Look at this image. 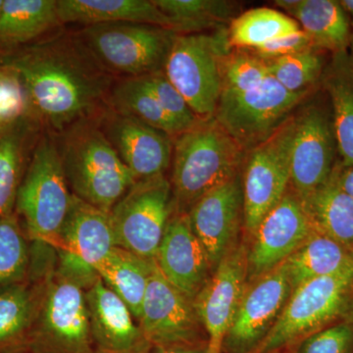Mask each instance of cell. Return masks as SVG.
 <instances>
[{
	"instance_id": "cell-1",
	"label": "cell",
	"mask_w": 353,
	"mask_h": 353,
	"mask_svg": "<svg viewBox=\"0 0 353 353\" xmlns=\"http://www.w3.org/2000/svg\"><path fill=\"white\" fill-rule=\"evenodd\" d=\"M78 51L48 41L2 58L0 65L19 79L29 105L57 130L87 115L108 90V77Z\"/></svg>"
},
{
	"instance_id": "cell-2",
	"label": "cell",
	"mask_w": 353,
	"mask_h": 353,
	"mask_svg": "<svg viewBox=\"0 0 353 353\" xmlns=\"http://www.w3.org/2000/svg\"><path fill=\"white\" fill-rule=\"evenodd\" d=\"M176 138L170 183L175 212L187 214L202 196L240 173L246 152L214 117Z\"/></svg>"
},
{
	"instance_id": "cell-3",
	"label": "cell",
	"mask_w": 353,
	"mask_h": 353,
	"mask_svg": "<svg viewBox=\"0 0 353 353\" xmlns=\"http://www.w3.org/2000/svg\"><path fill=\"white\" fill-rule=\"evenodd\" d=\"M353 316V267L313 279L292 292L255 353L290 352L304 339Z\"/></svg>"
},
{
	"instance_id": "cell-4",
	"label": "cell",
	"mask_w": 353,
	"mask_h": 353,
	"mask_svg": "<svg viewBox=\"0 0 353 353\" xmlns=\"http://www.w3.org/2000/svg\"><path fill=\"white\" fill-rule=\"evenodd\" d=\"M60 155L74 196L105 212L137 182L105 134L95 128L76 127Z\"/></svg>"
},
{
	"instance_id": "cell-5",
	"label": "cell",
	"mask_w": 353,
	"mask_h": 353,
	"mask_svg": "<svg viewBox=\"0 0 353 353\" xmlns=\"http://www.w3.org/2000/svg\"><path fill=\"white\" fill-rule=\"evenodd\" d=\"M73 194L57 146L43 139L21 181L15 205L32 240L57 248Z\"/></svg>"
},
{
	"instance_id": "cell-6",
	"label": "cell",
	"mask_w": 353,
	"mask_h": 353,
	"mask_svg": "<svg viewBox=\"0 0 353 353\" xmlns=\"http://www.w3.org/2000/svg\"><path fill=\"white\" fill-rule=\"evenodd\" d=\"M231 50L225 29L211 34H178L174 41L165 76L201 120L214 117L222 92L220 62Z\"/></svg>"
},
{
	"instance_id": "cell-7",
	"label": "cell",
	"mask_w": 353,
	"mask_h": 353,
	"mask_svg": "<svg viewBox=\"0 0 353 353\" xmlns=\"http://www.w3.org/2000/svg\"><path fill=\"white\" fill-rule=\"evenodd\" d=\"M176 34L159 26L136 23L87 26L81 32L97 61L132 78L163 71Z\"/></svg>"
},
{
	"instance_id": "cell-8",
	"label": "cell",
	"mask_w": 353,
	"mask_h": 353,
	"mask_svg": "<svg viewBox=\"0 0 353 353\" xmlns=\"http://www.w3.org/2000/svg\"><path fill=\"white\" fill-rule=\"evenodd\" d=\"M174 211L170 181L164 175L137 181L109 212L116 246L154 260Z\"/></svg>"
},
{
	"instance_id": "cell-9",
	"label": "cell",
	"mask_w": 353,
	"mask_h": 353,
	"mask_svg": "<svg viewBox=\"0 0 353 353\" xmlns=\"http://www.w3.org/2000/svg\"><path fill=\"white\" fill-rule=\"evenodd\" d=\"M294 114L268 139L248 150L243 182L245 230L248 240L290 187Z\"/></svg>"
},
{
	"instance_id": "cell-10",
	"label": "cell",
	"mask_w": 353,
	"mask_h": 353,
	"mask_svg": "<svg viewBox=\"0 0 353 353\" xmlns=\"http://www.w3.org/2000/svg\"><path fill=\"white\" fill-rule=\"evenodd\" d=\"M306 95L288 92L269 76L248 92H222L214 118L248 152L292 117Z\"/></svg>"
},
{
	"instance_id": "cell-11",
	"label": "cell",
	"mask_w": 353,
	"mask_h": 353,
	"mask_svg": "<svg viewBox=\"0 0 353 353\" xmlns=\"http://www.w3.org/2000/svg\"><path fill=\"white\" fill-rule=\"evenodd\" d=\"M139 321L143 338L152 347H206L205 333L194 301L165 279L155 261Z\"/></svg>"
},
{
	"instance_id": "cell-12",
	"label": "cell",
	"mask_w": 353,
	"mask_h": 353,
	"mask_svg": "<svg viewBox=\"0 0 353 353\" xmlns=\"http://www.w3.org/2000/svg\"><path fill=\"white\" fill-rule=\"evenodd\" d=\"M292 292L285 263L248 283L222 353H255L280 319Z\"/></svg>"
},
{
	"instance_id": "cell-13",
	"label": "cell",
	"mask_w": 353,
	"mask_h": 353,
	"mask_svg": "<svg viewBox=\"0 0 353 353\" xmlns=\"http://www.w3.org/2000/svg\"><path fill=\"white\" fill-rule=\"evenodd\" d=\"M315 232L301 199L290 187L248 241L246 282L284 263Z\"/></svg>"
},
{
	"instance_id": "cell-14",
	"label": "cell",
	"mask_w": 353,
	"mask_h": 353,
	"mask_svg": "<svg viewBox=\"0 0 353 353\" xmlns=\"http://www.w3.org/2000/svg\"><path fill=\"white\" fill-rule=\"evenodd\" d=\"M333 119L316 103L294 114V136L290 160V189L303 199L328 182L338 162Z\"/></svg>"
},
{
	"instance_id": "cell-15",
	"label": "cell",
	"mask_w": 353,
	"mask_h": 353,
	"mask_svg": "<svg viewBox=\"0 0 353 353\" xmlns=\"http://www.w3.org/2000/svg\"><path fill=\"white\" fill-rule=\"evenodd\" d=\"M38 341L48 353H94L85 292L62 274L46 289Z\"/></svg>"
},
{
	"instance_id": "cell-16",
	"label": "cell",
	"mask_w": 353,
	"mask_h": 353,
	"mask_svg": "<svg viewBox=\"0 0 353 353\" xmlns=\"http://www.w3.org/2000/svg\"><path fill=\"white\" fill-rule=\"evenodd\" d=\"M187 214L215 272L221 261L240 243L245 227L241 172L202 196Z\"/></svg>"
},
{
	"instance_id": "cell-17",
	"label": "cell",
	"mask_w": 353,
	"mask_h": 353,
	"mask_svg": "<svg viewBox=\"0 0 353 353\" xmlns=\"http://www.w3.org/2000/svg\"><path fill=\"white\" fill-rule=\"evenodd\" d=\"M246 255L248 241H240L194 299V307L206 336L205 353H222L223 343L248 284Z\"/></svg>"
},
{
	"instance_id": "cell-18",
	"label": "cell",
	"mask_w": 353,
	"mask_h": 353,
	"mask_svg": "<svg viewBox=\"0 0 353 353\" xmlns=\"http://www.w3.org/2000/svg\"><path fill=\"white\" fill-rule=\"evenodd\" d=\"M154 261L165 279L192 301L214 273L185 213L172 214Z\"/></svg>"
},
{
	"instance_id": "cell-19",
	"label": "cell",
	"mask_w": 353,
	"mask_h": 353,
	"mask_svg": "<svg viewBox=\"0 0 353 353\" xmlns=\"http://www.w3.org/2000/svg\"><path fill=\"white\" fill-rule=\"evenodd\" d=\"M105 130L106 138L137 181L164 175L173 153L172 137L118 113Z\"/></svg>"
},
{
	"instance_id": "cell-20",
	"label": "cell",
	"mask_w": 353,
	"mask_h": 353,
	"mask_svg": "<svg viewBox=\"0 0 353 353\" xmlns=\"http://www.w3.org/2000/svg\"><path fill=\"white\" fill-rule=\"evenodd\" d=\"M92 341L101 353H134L148 347L131 310L99 278L85 292Z\"/></svg>"
},
{
	"instance_id": "cell-21",
	"label": "cell",
	"mask_w": 353,
	"mask_h": 353,
	"mask_svg": "<svg viewBox=\"0 0 353 353\" xmlns=\"http://www.w3.org/2000/svg\"><path fill=\"white\" fill-rule=\"evenodd\" d=\"M115 246L109 212L94 208L73 194L71 208L55 248L95 269Z\"/></svg>"
},
{
	"instance_id": "cell-22",
	"label": "cell",
	"mask_w": 353,
	"mask_h": 353,
	"mask_svg": "<svg viewBox=\"0 0 353 353\" xmlns=\"http://www.w3.org/2000/svg\"><path fill=\"white\" fill-rule=\"evenodd\" d=\"M61 23L87 26L136 23L159 26L175 32L173 22L152 0H58Z\"/></svg>"
},
{
	"instance_id": "cell-23",
	"label": "cell",
	"mask_w": 353,
	"mask_h": 353,
	"mask_svg": "<svg viewBox=\"0 0 353 353\" xmlns=\"http://www.w3.org/2000/svg\"><path fill=\"white\" fill-rule=\"evenodd\" d=\"M301 199L315 231L353 252V199L333 174L328 182Z\"/></svg>"
},
{
	"instance_id": "cell-24",
	"label": "cell",
	"mask_w": 353,
	"mask_h": 353,
	"mask_svg": "<svg viewBox=\"0 0 353 353\" xmlns=\"http://www.w3.org/2000/svg\"><path fill=\"white\" fill-rule=\"evenodd\" d=\"M325 90L332 105L339 164L353 166V62L347 51L334 54L333 61L325 70Z\"/></svg>"
},
{
	"instance_id": "cell-25",
	"label": "cell",
	"mask_w": 353,
	"mask_h": 353,
	"mask_svg": "<svg viewBox=\"0 0 353 353\" xmlns=\"http://www.w3.org/2000/svg\"><path fill=\"white\" fill-rule=\"evenodd\" d=\"M308 34L313 46L334 54L347 51L352 24L336 0H301L290 13Z\"/></svg>"
},
{
	"instance_id": "cell-26",
	"label": "cell",
	"mask_w": 353,
	"mask_h": 353,
	"mask_svg": "<svg viewBox=\"0 0 353 353\" xmlns=\"http://www.w3.org/2000/svg\"><path fill=\"white\" fill-rule=\"evenodd\" d=\"M153 261L115 246L94 269L102 282L126 303L137 319L141 314Z\"/></svg>"
},
{
	"instance_id": "cell-27",
	"label": "cell",
	"mask_w": 353,
	"mask_h": 353,
	"mask_svg": "<svg viewBox=\"0 0 353 353\" xmlns=\"http://www.w3.org/2000/svg\"><path fill=\"white\" fill-rule=\"evenodd\" d=\"M292 288L353 267V252L315 232L284 262Z\"/></svg>"
},
{
	"instance_id": "cell-28",
	"label": "cell",
	"mask_w": 353,
	"mask_h": 353,
	"mask_svg": "<svg viewBox=\"0 0 353 353\" xmlns=\"http://www.w3.org/2000/svg\"><path fill=\"white\" fill-rule=\"evenodd\" d=\"M58 22L57 0H3L0 46L28 43Z\"/></svg>"
},
{
	"instance_id": "cell-29",
	"label": "cell",
	"mask_w": 353,
	"mask_h": 353,
	"mask_svg": "<svg viewBox=\"0 0 353 353\" xmlns=\"http://www.w3.org/2000/svg\"><path fill=\"white\" fill-rule=\"evenodd\" d=\"M301 30L294 18L268 7L250 9L231 21L228 41L234 50H252L267 41Z\"/></svg>"
},
{
	"instance_id": "cell-30",
	"label": "cell",
	"mask_w": 353,
	"mask_h": 353,
	"mask_svg": "<svg viewBox=\"0 0 353 353\" xmlns=\"http://www.w3.org/2000/svg\"><path fill=\"white\" fill-rule=\"evenodd\" d=\"M112 102L118 114L145 123L172 138L183 132L161 108L141 77L128 79L118 85L113 90Z\"/></svg>"
},
{
	"instance_id": "cell-31",
	"label": "cell",
	"mask_w": 353,
	"mask_h": 353,
	"mask_svg": "<svg viewBox=\"0 0 353 353\" xmlns=\"http://www.w3.org/2000/svg\"><path fill=\"white\" fill-rule=\"evenodd\" d=\"M175 26V32L192 34L233 20L236 4L225 0H152Z\"/></svg>"
},
{
	"instance_id": "cell-32",
	"label": "cell",
	"mask_w": 353,
	"mask_h": 353,
	"mask_svg": "<svg viewBox=\"0 0 353 353\" xmlns=\"http://www.w3.org/2000/svg\"><path fill=\"white\" fill-rule=\"evenodd\" d=\"M317 48L287 57L265 60L269 75L288 92L307 94L308 90L324 74L325 59Z\"/></svg>"
},
{
	"instance_id": "cell-33",
	"label": "cell",
	"mask_w": 353,
	"mask_h": 353,
	"mask_svg": "<svg viewBox=\"0 0 353 353\" xmlns=\"http://www.w3.org/2000/svg\"><path fill=\"white\" fill-rule=\"evenodd\" d=\"M29 267L27 241L17 217L0 218V290L23 283Z\"/></svg>"
},
{
	"instance_id": "cell-34",
	"label": "cell",
	"mask_w": 353,
	"mask_h": 353,
	"mask_svg": "<svg viewBox=\"0 0 353 353\" xmlns=\"http://www.w3.org/2000/svg\"><path fill=\"white\" fill-rule=\"evenodd\" d=\"M24 131L21 123L0 136V218L12 213L22 181Z\"/></svg>"
},
{
	"instance_id": "cell-35",
	"label": "cell",
	"mask_w": 353,
	"mask_h": 353,
	"mask_svg": "<svg viewBox=\"0 0 353 353\" xmlns=\"http://www.w3.org/2000/svg\"><path fill=\"white\" fill-rule=\"evenodd\" d=\"M31 292L23 283L0 290V347L22 338L34 315Z\"/></svg>"
},
{
	"instance_id": "cell-36",
	"label": "cell",
	"mask_w": 353,
	"mask_h": 353,
	"mask_svg": "<svg viewBox=\"0 0 353 353\" xmlns=\"http://www.w3.org/2000/svg\"><path fill=\"white\" fill-rule=\"evenodd\" d=\"M220 76L222 92L240 94L259 87L270 75L265 60L252 51L232 48L221 59Z\"/></svg>"
},
{
	"instance_id": "cell-37",
	"label": "cell",
	"mask_w": 353,
	"mask_h": 353,
	"mask_svg": "<svg viewBox=\"0 0 353 353\" xmlns=\"http://www.w3.org/2000/svg\"><path fill=\"white\" fill-rule=\"evenodd\" d=\"M141 78L153 97L159 102L161 108L175 121L183 132L196 126L201 121L190 109L183 95L165 76L163 71L143 76Z\"/></svg>"
},
{
	"instance_id": "cell-38",
	"label": "cell",
	"mask_w": 353,
	"mask_h": 353,
	"mask_svg": "<svg viewBox=\"0 0 353 353\" xmlns=\"http://www.w3.org/2000/svg\"><path fill=\"white\" fill-rule=\"evenodd\" d=\"M290 353H353V316L310 334Z\"/></svg>"
},
{
	"instance_id": "cell-39",
	"label": "cell",
	"mask_w": 353,
	"mask_h": 353,
	"mask_svg": "<svg viewBox=\"0 0 353 353\" xmlns=\"http://www.w3.org/2000/svg\"><path fill=\"white\" fill-rule=\"evenodd\" d=\"M29 101L19 79L0 67V136L22 122Z\"/></svg>"
},
{
	"instance_id": "cell-40",
	"label": "cell",
	"mask_w": 353,
	"mask_h": 353,
	"mask_svg": "<svg viewBox=\"0 0 353 353\" xmlns=\"http://www.w3.org/2000/svg\"><path fill=\"white\" fill-rule=\"evenodd\" d=\"M315 48L308 34L303 30L279 37L252 50L253 54L263 60L287 57L301 51Z\"/></svg>"
},
{
	"instance_id": "cell-41",
	"label": "cell",
	"mask_w": 353,
	"mask_h": 353,
	"mask_svg": "<svg viewBox=\"0 0 353 353\" xmlns=\"http://www.w3.org/2000/svg\"><path fill=\"white\" fill-rule=\"evenodd\" d=\"M333 175L341 189L347 192L353 199V166L343 167L338 162Z\"/></svg>"
},
{
	"instance_id": "cell-42",
	"label": "cell",
	"mask_w": 353,
	"mask_h": 353,
	"mask_svg": "<svg viewBox=\"0 0 353 353\" xmlns=\"http://www.w3.org/2000/svg\"><path fill=\"white\" fill-rule=\"evenodd\" d=\"M134 353H205V347H158L148 345Z\"/></svg>"
},
{
	"instance_id": "cell-43",
	"label": "cell",
	"mask_w": 353,
	"mask_h": 353,
	"mask_svg": "<svg viewBox=\"0 0 353 353\" xmlns=\"http://www.w3.org/2000/svg\"><path fill=\"white\" fill-rule=\"evenodd\" d=\"M341 6L345 9L347 12L348 18H350V24L353 27V0H343L340 1Z\"/></svg>"
},
{
	"instance_id": "cell-44",
	"label": "cell",
	"mask_w": 353,
	"mask_h": 353,
	"mask_svg": "<svg viewBox=\"0 0 353 353\" xmlns=\"http://www.w3.org/2000/svg\"><path fill=\"white\" fill-rule=\"evenodd\" d=\"M347 50H350L348 53V57H350L352 61L353 62V31H352V34H350V43H348Z\"/></svg>"
},
{
	"instance_id": "cell-45",
	"label": "cell",
	"mask_w": 353,
	"mask_h": 353,
	"mask_svg": "<svg viewBox=\"0 0 353 353\" xmlns=\"http://www.w3.org/2000/svg\"><path fill=\"white\" fill-rule=\"evenodd\" d=\"M2 6H3V0H0V11H1Z\"/></svg>"
},
{
	"instance_id": "cell-46",
	"label": "cell",
	"mask_w": 353,
	"mask_h": 353,
	"mask_svg": "<svg viewBox=\"0 0 353 353\" xmlns=\"http://www.w3.org/2000/svg\"><path fill=\"white\" fill-rule=\"evenodd\" d=\"M279 353H290V352H279Z\"/></svg>"
}]
</instances>
